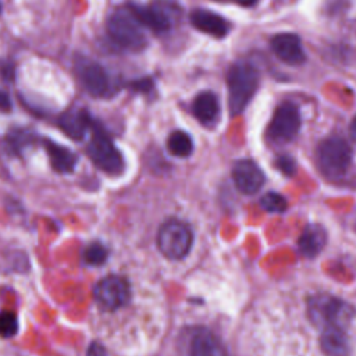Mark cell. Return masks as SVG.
I'll use <instances>...</instances> for the list:
<instances>
[{
	"label": "cell",
	"instance_id": "cell-8",
	"mask_svg": "<svg viewBox=\"0 0 356 356\" xmlns=\"http://www.w3.org/2000/svg\"><path fill=\"white\" fill-rule=\"evenodd\" d=\"M95 300L104 310H117L128 303L131 288L125 278L120 275H107L95 286Z\"/></svg>",
	"mask_w": 356,
	"mask_h": 356
},
{
	"label": "cell",
	"instance_id": "cell-26",
	"mask_svg": "<svg viewBox=\"0 0 356 356\" xmlns=\"http://www.w3.org/2000/svg\"><path fill=\"white\" fill-rule=\"evenodd\" d=\"M0 75L4 81L7 82H13L15 78V71H14V65L13 64H3L0 67Z\"/></svg>",
	"mask_w": 356,
	"mask_h": 356
},
{
	"label": "cell",
	"instance_id": "cell-10",
	"mask_svg": "<svg viewBox=\"0 0 356 356\" xmlns=\"http://www.w3.org/2000/svg\"><path fill=\"white\" fill-rule=\"evenodd\" d=\"M346 327L330 324L318 328V346L324 356H350V338L346 334Z\"/></svg>",
	"mask_w": 356,
	"mask_h": 356
},
{
	"label": "cell",
	"instance_id": "cell-31",
	"mask_svg": "<svg viewBox=\"0 0 356 356\" xmlns=\"http://www.w3.org/2000/svg\"><path fill=\"white\" fill-rule=\"evenodd\" d=\"M217 1H236L238 3V0H217Z\"/></svg>",
	"mask_w": 356,
	"mask_h": 356
},
{
	"label": "cell",
	"instance_id": "cell-20",
	"mask_svg": "<svg viewBox=\"0 0 356 356\" xmlns=\"http://www.w3.org/2000/svg\"><path fill=\"white\" fill-rule=\"evenodd\" d=\"M167 149L175 157H188L193 152L192 138L184 131H174L167 139Z\"/></svg>",
	"mask_w": 356,
	"mask_h": 356
},
{
	"label": "cell",
	"instance_id": "cell-2",
	"mask_svg": "<svg viewBox=\"0 0 356 356\" xmlns=\"http://www.w3.org/2000/svg\"><path fill=\"white\" fill-rule=\"evenodd\" d=\"M317 167L330 181H339L352 164V147L341 136L323 139L316 150Z\"/></svg>",
	"mask_w": 356,
	"mask_h": 356
},
{
	"label": "cell",
	"instance_id": "cell-19",
	"mask_svg": "<svg viewBox=\"0 0 356 356\" xmlns=\"http://www.w3.org/2000/svg\"><path fill=\"white\" fill-rule=\"evenodd\" d=\"M44 146L54 171H57L58 174H71L75 170L78 159L74 152L49 139L44 140Z\"/></svg>",
	"mask_w": 356,
	"mask_h": 356
},
{
	"label": "cell",
	"instance_id": "cell-4",
	"mask_svg": "<svg viewBox=\"0 0 356 356\" xmlns=\"http://www.w3.org/2000/svg\"><path fill=\"white\" fill-rule=\"evenodd\" d=\"M107 33L120 47L131 51H140L147 44L142 25L127 7L117 8L110 14L107 19Z\"/></svg>",
	"mask_w": 356,
	"mask_h": 356
},
{
	"label": "cell",
	"instance_id": "cell-6",
	"mask_svg": "<svg viewBox=\"0 0 356 356\" xmlns=\"http://www.w3.org/2000/svg\"><path fill=\"white\" fill-rule=\"evenodd\" d=\"M157 246L167 259H184L192 246V231L179 220H167L159 229Z\"/></svg>",
	"mask_w": 356,
	"mask_h": 356
},
{
	"label": "cell",
	"instance_id": "cell-9",
	"mask_svg": "<svg viewBox=\"0 0 356 356\" xmlns=\"http://www.w3.org/2000/svg\"><path fill=\"white\" fill-rule=\"evenodd\" d=\"M231 175L236 189L245 195H253L259 192L266 179L261 168L249 159L235 161Z\"/></svg>",
	"mask_w": 356,
	"mask_h": 356
},
{
	"label": "cell",
	"instance_id": "cell-1",
	"mask_svg": "<svg viewBox=\"0 0 356 356\" xmlns=\"http://www.w3.org/2000/svg\"><path fill=\"white\" fill-rule=\"evenodd\" d=\"M259 72L252 64L238 61L229 67L227 72V88L228 107L232 117L246 108L259 88Z\"/></svg>",
	"mask_w": 356,
	"mask_h": 356
},
{
	"label": "cell",
	"instance_id": "cell-16",
	"mask_svg": "<svg viewBox=\"0 0 356 356\" xmlns=\"http://www.w3.org/2000/svg\"><path fill=\"white\" fill-rule=\"evenodd\" d=\"M189 356H228V352L213 332L202 328L192 337Z\"/></svg>",
	"mask_w": 356,
	"mask_h": 356
},
{
	"label": "cell",
	"instance_id": "cell-28",
	"mask_svg": "<svg viewBox=\"0 0 356 356\" xmlns=\"http://www.w3.org/2000/svg\"><path fill=\"white\" fill-rule=\"evenodd\" d=\"M0 110L1 111H10L11 110V100L8 95L3 90H0Z\"/></svg>",
	"mask_w": 356,
	"mask_h": 356
},
{
	"label": "cell",
	"instance_id": "cell-12",
	"mask_svg": "<svg viewBox=\"0 0 356 356\" xmlns=\"http://www.w3.org/2000/svg\"><path fill=\"white\" fill-rule=\"evenodd\" d=\"M127 8L142 26L149 28L154 33H164L171 28L170 17L159 6L128 3Z\"/></svg>",
	"mask_w": 356,
	"mask_h": 356
},
{
	"label": "cell",
	"instance_id": "cell-22",
	"mask_svg": "<svg viewBox=\"0 0 356 356\" xmlns=\"http://www.w3.org/2000/svg\"><path fill=\"white\" fill-rule=\"evenodd\" d=\"M18 331V317L14 312H0V337L10 338Z\"/></svg>",
	"mask_w": 356,
	"mask_h": 356
},
{
	"label": "cell",
	"instance_id": "cell-23",
	"mask_svg": "<svg viewBox=\"0 0 356 356\" xmlns=\"http://www.w3.org/2000/svg\"><path fill=\"white\" fill-rule=\"evenodd\" d=\"M83 257L89 264H102L107 259V249L102 243H92L86 248Z\"/></svg>",
	"mask_w": 356,
	"mask_h": 356
},
{
	"label": "cell",
	"instance_id": "cell-24",
	"mask_svg": "<svg viewBox=\"0 0 356 356\" xmlns=\"http://www.w3.org/2000/svg\"><path fill=\"white\" fill-rule=\"evenodd\" d=\"M275 167L281 171V174L286 175V177H291L295 174V170H296V164H295V160L288 156V154H280L275 157V161H274Z\"/></svg>",
	"mask_w": 356,
	"mask_h": 356
},
{
	"label": "cell",
	"instance_id": "cell-14",
	"mask_svg": "<svg viewBox=\"0 0 356 356\" xmlns=\"http://www.w3.org/2000/svg\"><path fill=\"white\" fill-rule=\"evenodd\" d=\"M79 78L83 88L95 97L104 96L110 88V79L106 70L97 63H86L79 70Z\"/></svg>",
	"mask_w": 356,
	"mask_h": 356
},
{
	"label": "cell",
	"instance_id": "cell-3",
	"mask_svg": "<svg viewBox=\"0 0 356 356\" xmlns=\"http://www.w3.org/2000/svg\"><path fill=\"white\" fill-rule=\"evenodd\" d=\"M353 316V309L345 300L330 293H316L306 300V317L317 328L341 324L349 325Z\"/></svg>",
	"mask_w": 356,
	"mask_h": 356
},
{
	"label": "cell",
	"instance_id": "cell-29",
	"mask_svg": "<svg viewBox=\"0 0 356 356\" xmlns=\"http://www.w3.org/2000/svg\"><path fill=\"white\" fill-rule=\"evenodd\" d=\"M238 3L242 4V6L249 7V6H253L254 3H257V0H238Z\"/></svg>",
	"mask_w": 356,
	"mask_h": 356
},
{
	"label": "cell",
	"instance_id": "cell-7",
	"mask_svg": "<svg viewBox=\"0 0 356 356\" xmlns=\"http://www.w3.org/2000/svg\"><path fill=\"white\" fill-rule=\"evenodd\" d=\"M299 128L300 114L298 107L291 102H284L275 108L266 136L273 143H286L298 135Z\"/></svg>",
	"mask_w": 356,
	"mask_h": 356
},
{
	"label": "cell",
	"instance_id": "cell-17",
	"mask_svg": "<svg viewBox=\"0 0 356 356\" xmlns=\"http://www.w3.org/2000/svg\"><path fill=\"white\" fill-rule=\"evenodd\" d=\"M192 111L200 124L206 127L214 125L220 114V103L217 96L210 90L200 92L192 103Z\"/></svg>",
	"mask_w": 356,
	"mask_h": 356
},
{
	"label": "cell",
	"instance_id": "cell-13",
	"mask_svg": "<svg viewBox=\"0 0 356 356\" xmlns=\"http://www.w3.org/2000/svg\"><path fill=\"white\" fill-rule=\"evenodd\" d=\"M193 28L214 38H224L229 32V24L217 13L204 8H195L189 14Z\"/></svg>",
	"mask_w": 356,
	"mask_h": 356
},
{
	"label": "cell",
	"instance_id": "cell-21",
	"mask_svg": "<svg viewBox=\"0 0 356 356\" xmlns=\"http://www.w3.org/2000/svg\"><path fill=\"white\" fill-rule=\"evenodd\" d=\"M260 206L270 213H282L286 210V199L277 192H267L261 196Z\"/></svg>",
	"mask_w": 356,
	"mask_h": 356
},
{
	"label": "cell",
	"instance_id": "cell-30",
	"mask_svg": "<svg viewBox=\"0 0 356 356\" xmlns=\"http://www.w3.org/2000/svg\"><path fill=\"white\" fill-rule=\"evenodd\" d=\"M350 128H352V131H353V134L356 135V117L353 118V121H352V125H350Z\"/></svg>",
	"mask_w": 356,
	"mask_h": 356
},
{
	"label": "cell",
	"instance_id": "cell-15",
	"mask_svg": "<svg viewBox=\"0 0 356 356\" xmlns=\"http://www.w3.org/2000/svg\"><path fill=\"white\" fill-rule=\"evenodd\" d=\"M93 120L85 110H71L58 118V127L72 140H82L93 125Z\"/></svg>",
	"mask_w": 356,
	"mask_h": 356
},
{
	"label": "cell",
	"instance_id": "cell-27",
	"mask_svg": "<svg viewBox=\"0 0 356 356\" xmlns=\"http://www.w3.org/2000/svg\"><path fill=\"white\" fill-rule=\"evenodd\" d=\"M88 356H106V349L102 346V343H92L88 349Z\"/></svg>",
	"mask_w": 356,
	"mask_h": 356
},
{
	"label": "cell",
	"instance_id": "cell-25",
	"mask_svg": "<svg viewBox=\"0 0 356 356\" xmlns=\"http://www.w3.org/2000/svg\"><path fill=\"white\" fill-rule=\"evenodd\" d=\"M129 86H131V89H134L136 92H147L153 86V82L150 78H142L138 81H132L129 83Z\"/></svg>",
	"mask_w": 356,
	"mask_h": 356
},
{
	"label": "cell",
	"instance_id": "cell-18",
	"mask_svg": "<svg viewBox=\"0 0 356 356\" xmlns=\"http://www.w3.org/2000/svg\"><path fill=\"white\" fill-rule=\"evenodd\" d=\"M325 242H327L325 229L318 224H307L298 239V248L305 257L312 259L323 250V248L325 246Z\"/></svg>",
	"mask_w": 356,
	"mask_h": 356
},
{
	"label": "cell",
	"instance_id": "cell-11",
	"mask_svg": "<svg viewBox=\"0 0 356 356\" xmlns=\"http://www.w3.org/2000/svg\"><path fill=\"white\" fill-rule=\"evenodd\" d=\"M270 46L273 53L285 64L300 65L306 61V54L303 51L300 38L295 33H277L271 38Z\"/></svg>",
	"mask_w": 356,
	"mask_h": 356
},
{
	"label": "cell",
	"instance_id": "cell-5",
	"mask_svg": "<svg viewBox=\"0 0 356 356\" xmlns=\"http://www.w3.org/2000/svg\"><path fill=\"white\" fill-rule=\"evenodd\" d=\"M90 131L88 154L95 165L110 175L121 174L124 171V157L108 134L97 122H93Z\"/></svg>",
	"mask_w": 356,
	"mask_h": 356
}]
</instances>
